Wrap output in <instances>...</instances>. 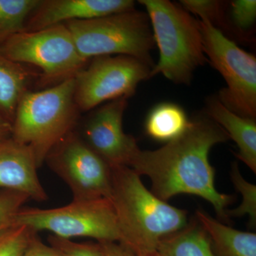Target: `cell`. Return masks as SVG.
I'll list each match as a JSON object with an SVG mask.
<instances>
[{
    "label": "cell",
    "instance_id": "22",
    "mask_svg": "<svg viewBox=\"0 0 256 256\" xmlns=\"http://www.w3.org/2000/svg\"><path fill=\"white\" fill-rule=\"evenodd\" d=\"M36 234L25 226L13 225L0 234V256H23Z\"/></svg>",
    "mask_w": 256,
    "mask_h": 256
},
{
    "label": "cell",
    "instance_id": "2",
    "mask_svg": "<svg viewBox=\"0 0 256 256\" xmlns=\"http://www.w3.org/2000/svg\"><path fill=\"white\" fill-rule=\"evenodd\" d=\"M111 186L122 236L120 244L132 254L156 252L162 239L188 223L186 210L156 197L128 166H111Z\"/></svg>",
    "mask_w": 256,
    "mask_h": 256
},
{
    "label": "cell",
    "instance_id": "18",
    "mask_svg": "<svg viewBox=\"0 0 256 256\" xmlns=\"http://www.w3.org/2000/svg\"><path fill=\"white\" fill-rule=\"evenodd\" d=\"M190 120L182 108L163 102L152 109L144 124L146 134L158 142H169L181 136Z\"/></svg>",
    "mask_w": 256,
    "mask_h": 256
},
{
    "label": "cell",
    "instance_id": "7",
    "mask_svg": "<svg viewBox=\"0 0 256 256\" xmlns=\"http://www.w3.org/2000/svg\"><path fill=\"white\" fill-rule=\"evenodd\" d=\"M0 54L16 63L40 68L44 85L74 78L88 62L78 53L65 24L16 34L0 45Z\"/></svg>",
    "mask_w": 256,
    "mask_h": 256
},
{
    "label": "cell",
    "instance_id": "16",
    "mask_svg": "<svg viewBox=\"0 0 256 256\" xmlns=\"http://www.w3.org/2000/svg\"><path fill=\"white\" fill-rule=\"evenodd\" d=\"M32 74L23 64L0 54V114L12 124L16 108L28 92Z\"/></svg>",
    "mask_w": 256,
    "mask_h": 256
},
{
    "label": "cell",
    "instance_id": "28",
    "mask_svg": "<svg viewBox=\"0 0 256 256\" xmlns=\"http://www.w3.org/2000/svg\"><path fill=\"white\" fill-rule=\"evenodd\" d=\"M12 136V124L0 114V142L8 140Z\"/></svg>",
    "mask_w": 256,
    "mask_h": 256
},
{
    "label": "cell",
    "instance_id": "4",
    "mask_svg": "<svg viewBox=\"0 0 256 256\" xmlns=\"http://www.w3.org/2000/svg\"><path fill=\"white\" fill-rule=\"evenodd\" d=\"M139 3L146 8L160 52L151 78L162 74L174 84H190L195 70L207 60L200 21L168 0H140Z\"/></svg>",
    "mask_w": 256,
    "mask_h": 256
},
{
    "label": "cell",
    "instance_id": "8",
    "mask_svg": "<svg viewBox=\"0 0 256 256\" xmlns=\"http://www.w3.org/2000/svg\"><path fill=\"white\" fill-rule=\"evenodd\" d=\"M204 52L226 87L216 96L223 105L242 117L256 119V58L206 21H200Z\"/></svg>",
    "mask_w": 256,
    "mask_h": 256
},
{
    "label": "cell",
    "instance_id": "13",
    "mask_svg": "<svg viewBox=\"0 0 256 256\" xmlns=\"http://www.w3.org/2000/svg\"><path fill=\"white\" fill-rule=\"evenodd\" d=\"M32 150L12 138L0 142V188L24 194L30 200L45 202L46 190L38 176Z\"/></svg>",
    "mask_w": 256,
    "mask_h": 256
},
{
    "label": "cell",
    "instance_id": "24",
    "mask_svg": "<svg viewBox=\"0 0 256 256\" xmlns=\"http://www.w3.org/2000/svg\"><path fill=\"white\" fill-rule=\"evenodd\" d=\"M229 4L234 28L239 33L252 30L256 20V0H234Z\"/></svg>",
    "mask_w": 256,
    "mask_h": 256
},
{
    "label": "cell",
    "instance_id": "11",
    "mask_svg": "<svg viewBox=\"0 0 256 256\" xmlns=\"http://www.w3.org/2000/svg\"><path fill=\"white\" fill-rule=\"evenodd\" d=\"M128 98H121L101 106L86 121L82 140L110 166H129L140 148L124 130Z\"/></svg>",
    "mask_w": 256,
    "mask_h": 256
},
{
    "label": "cell",
    "instance_id": "1",
    "mask_svg": "<svg viewBox=\"0 0 256 256\" xmlns=\"http://www.w3.org/2000/svg\"><path fill=\"white\" fill-rule=\"evenodd\" d=\"M225 131L210 118L190 120L184 132L156 150L139 149L128 168L150 180L151 192L168 202L182 194L195 195L210 202L222 223L230 224L227 207L232 195L215 186V171L210 161V150L228 140Z\"/></svg>",
    "mask_w": 256,
    "mask_h": 256
},
{
    "label": "cell",
    "instance_id": "6",
    "mask_svg": "<svg viewBox=\"0 0 256 256\" xmlns=\"http://www.w3.org/2000/svg\"><path fill=\"white\" fill-rule=\"evenodd\" d=\"M14 225L28 226L34 232L46 230L65 239L88 237L98 242L122 240L118 222L110 198L73 200L58 208L24 207L14 216Z\"/></svg>",
    "mask_w": 256,
    "mask_h": 256
},
{
    "label": "cell",
    "instance_id": "15",
    "mask_svg": "<svg viewBox=\"0 0 256 256\" xmlns=\"http://www.w3.org/2000/svg\"><path fill=\"white\" fill-rule=\"evenodd\" d=\"M196 220L206 232L215 256H256V234L242 232L197 210Z\"/></svg>",
    "mask_w": 256,
    "mask_h": 256
},
{
    "label": "cell",
    "instance_id": "19",
    "mask_svg": "<svg viewBox=\"0 0 256 256\" xmlns=\"http://www.w3.org/2000/svg\"><path fill=\"white\" fill-rule=\"evenodd\" d=\"M41 0H0V45L24 31L28 16Z\"/></svg>",
    "mask_w": 256,
    "mask_h": 256
},
{
    "label": "cell",
    "instance_id": "29",
    "mask_svg": "<svg viewBox=\"0 0 256 256\" xmlns=\"http://www.w3.org/2000/svg\"><path fill=\"white\" fill-rule=\"evenodd\" d=\"M131 254H132V256H160L156 252H138V254H132V252H131Z\"/></svg>",
    "mask_w": 256,
    "mask_h": 256
},
{
    "label": "cell",
    "instance_id": "9",
    "mask_svg": "<svg viewBox=\"0 0 256 256\" xmlns=\"http://www.w3.org/2000/svg\"><path fill=\"white\" fill-rule=\"evenodd\" d=\"M153 67L129 56H104L92 58L76 74L75 100L80 111L104 102L130 97L143 80L151 78Z\"/></svg>",
    "mask_w": 256,
    "mask_h": 256
},
{
    "label": "cell",
    "instance_id": "25",
    "mask_svg": "<svg viewBox=\"0 0 256 256\" xmlns=\"http://www.w3.org/2000/svg\"><path fill=\"white\" fill-rule=\"evenodd\" d=\"M50 245L60 250L64 256H106L105 250L100 242L97 244H80L50 236Z\"/></svg>",
    "mask_w": 256,
    "mask_h": 256
},
{
    "label": "cell",
    "instance_id": "23",
    "mask_svg": "<svg viewBox=\"0 0 256 256\" xmlns=\"http://www.w3.org/2000/svg\"><path fill=\"white\" fill-rule=\"evenodd\" d=\"M30 200L21 192L0 190V234L14 225V216Z\"/></svg>",
    "mask_w": 256,
    "mask_h": 256
},
{
    "label": "cell",
    "instance_id": "12",
    "mask_svg": "<svg viewBox=\"0 0 256 256\" xmlns=\"http://www.w3.org/2000/svg\"><path fill=\"white\" fill-rule=\"evenodd\" d=\"M132 0H42L24 31H38L76 20H90L134 9Z\"/></svg>",
    "mask_w": 256,
    "mask_h": 256
},
{
    "label": "cell",
    "instance_id": "17",
    "mask_svg": "<svg viewBox=\"0 0 256 256\" xmlns=\"http://www.w3.org/2000/svg\"><path fill=\"white\" fill-rule=\"evenodd\" d=\"M156 252L160 256H215L206 232L196 220L162 239Z\"/></svg>",
    "mask_w": 256,
    "mask_h": 256
},
{
    "label": "cell",
    "instance_id": "20",
    "mask_svg": "<svg viewBox=\"0 0 256 256\" xmlns=\"http://www.w3.org/2000/svg\"><path fill=\"white\" fill-rule=\"evenodd\" d=\"M230 178L236 190L242 196V202L237 208L227 210L226 215L230 217L248 216L249 228L255 229L256 226V186L247 182L240 174L238 165L234 162L232 166Z\"/></svg>",
    "mask_w": 256,
    "mask_h": 256
},
{
    "label": "cell",
    "instance_id": "5",
    "mask_svg": "<svg viewBox=\"0 0 256 256\" xmlns=\"http://www.w3.org/2000/svg\"><path fill=\"white\" fill-rule=\"evenodd\" d=\"M64 24L84 60L104 56H129L154 67L151 52L156 44L146 12L133 10Z\"/></svg>",
    "mask_w": 256,
    "mask_h": 256
},
{
    "label": "cell",
    "instance_id": "26",
    "mask_svg": "<svg viewBox=\"0 0 256 256\" xmlns=\"http://www.w3.org/2000/svg\"><path fill=\"white\" fill-rule=\"evenodd\" d=\"M23 256H64L63 254L52 247V246L46 245L38 238L37 235L34 236L26 252Z\"/></svg>",
    "mask_w": 256,
    "mask_h": 256
},
{
    "label": "cell",
    "instance_id": "10",
    "mask_svg": "<svg viewBox=\"0 0 256 256\" xmlns=\"http://www.w3.org/2000/svg\"><path fill=\"white\" fill-rule=\"evenodd\" d=\"M44 163L66 184L73 200H110L111 166L75 130L52 148Z\"/></svg>",
    "mask_w": 256,
    "mask_h": 256
},
{
    "label": "cell",
    "instance_id": "3",
    "mask_svg": "<svg viewBox=\"0 0 256 256\" xmlns=\"http://www.w3.org/2000/svg\"><path fill=\"white\" fill-rule=\"evenodd\" d=\"M79 111L74 78L40 92L28 90L16 108L12 138L32 150L40 169L52 148L74 130Z\"/></svg>",
    "mask_w": 256,
    "mask_h": 256
},
{
    "label": "cell",
    "instance_id": "27",
    "mask_svg": "<svg viewBox=\"0 0 256 256\" xmlns=\"http://www.w3.org/2000/svg\"><path fill=\"white\" fill-rule=\"evenodd\" d=\"M106 256H132L131 252L118 242H100Z\"/></svg>",
    "mask_w": 256,
    "mask_h": 256
},
{
    "label": "cell",
    "instance_id": "21",
    "mask_svg": "<svg viewBox=\"0 0 256 256\" xmlns=\"http://www.w3.org/2000/svg\"><path fill=\"white\" fill-rule=\"evenodd\" d=\"M180 5L188 12L200 16L202 21L208 22L222 31L226 30L225 3L216 0H182Z\"/></svg>",
    "mask_w": 256,
    "mask_h": 256
},
{
    "label": "cell",
    "instance_id": "14",
    "mask_svg": "<svg viewBox=\"0 0 256 256\" xmlns=\"http://www.w3.org/2000/svg\"><path fill=\"white\" fill-rule=\"evenodd\" d=\"M206 116L225 131L229 139L233 140L238 149L236 156L256 174V119L242 117L232 112L216 96L207 100Z\"/></svg>",
    "mask_w": 256,
    "mask_h": 256
}]
</instances>
